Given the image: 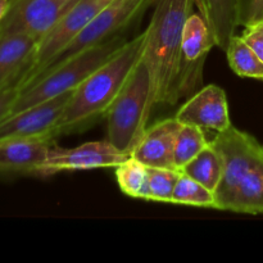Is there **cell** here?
Masks as SVG:
<instances>
[{"mask_svg": "<svg viewBox=\"0 0 263 263\" xmlns=\"http://www.w3.org/2000/svg\"><path fill=\"white\" fill-rule=\"evenodd\" d=\"M181 171L176 168L148 167V200L172 203L174 190Z\"/></svg>", "mask_w": 263, "mask_h": 263, "instance_id": "obj_22", "label": "cell"}, {"mask_svg": "<svg viewBox=\"0 0 263 263\" xmlns=\"http://www.w3.org/2000/svg\"><path fill=\"white\" fill-rule=\"evenodd\" d=\"M128 154L118 151L109 140L91 141L74 148L51 146L45 163V176L63 171H84V170L117 167Z\"/></svg>", "mask_w": 263, "mask_h": 263, "instance_id": "obj_11", "label": "cell"}, {"mask_svg": "<svg viewBox=\"0 0 263 263\" xmlns=\"http://www.w3.org/2000/svg\"><path fill=\"white\" fill-rule=\"evenodd\" d=\"M156 2L157 0H112L95 14V17L79 33V36L40 74L86 49L121 35L122 30H125L146 8L156 4Z\"/></svg>", "mask_w": 263, "mask_h": 263, "instance_id": "obj_7", "label": "cell"}, {"mask_svg": "<svg viewBox=\"0 0 263 263\" xmlns=\"http://www.w3.org/2000/svg\"><path fill=\"white\" fill-rule=\"evenodd\" d=\"M217 48L225 51L239 27V0H194Z\"/></svg>", "mask_w": 263, "mask_h": 263, "instance_id": "obj_16", "label": "cell"}, {"mask_svg": "<svg viewBox=\"0 0 263 263\" xmlns=\"http://www.w3.org/2000/svg\"><path fill=\"white\" fill-rule=\"evenodd\" d=\"M71 7L64 0H9L0 36L23 33L39 43Z\"/></svg>", "mask_w": 263, "mask_h": 263, "instance_id": "obj_9", "label": "cell"}, {"mask_svg": "<svg viewBox=\"0 0 263 263\" xmlns=\"http://www.w3.org/2000/svg\"><path fill=\"white\" fill-rule=\"evenodd\" d=\"M71 95L72 91L58 95L5 118L0 122V140L28 139L54 141L55 126Z\"/></svg>", "mask_w": 263, "mask_h": 263, "instance_id": "obj_10", "label": "cell"}, {"mask_svg": "<svg viewBox=\"0 0 263 263\" xmlns=\"http://www.w3.org/2000/svg\"><path fill=\"white\" fill-rule=\"evenodd\" d=\"M145 41L146 31L144 30L72 91L55 126V138L82 130L98 118L104 117L133 69L143 58Z\"/></svg>", "mask_w": 263, "mask_h": 263, "instance_id": "obj_3", "label": "cell"}, {"mask_svg": "<svg viewBox=\"0 0 263 263\" xmlns=\"http://www.w3.org/2000/svg\"><path fill=\"white\" fill-rule=\"evenodd\" d=\"M36 45L37 40L23 33L0 36V90L12 85L20 87Z\"/></svg>", "mask_w": 263, "mask_h": 263, "instance_id": "obj_15", "label": "cell"}, {"mask_svg": "<svg viewBox=\"0 0 263 263\" xmlns=\"http://www.w3.org/2000/svg\"><path fill=\"white\" fill-rule=\"evenodd\" d=\"M116 179L123 194L148 200V167L128 157L116 167Z\"/></svg>", "mask_w": 263, "mask_h": 263, "instance_id": "obj_19", "label": "cell"}, {"mask_svg": "<svg viewBox=\"0 0 263 263\" xmlns=\"http://www.w3.org/2000/svg\"><path fill=\"white\" fill-rule=\"evenodd\" d=\"M175 118L182 125H194L203 130L216 131V134L233 125L225 90L215 84L194 92L180 107Z\"/></svg>", "mask_w": 263, "mask_h": 263, "instance_id": "obj_12", "label": "cell"}, {"mask_svg": "<svg viewBox=\"0 0 263 263\" xmlns=\"http://www.w3.org/2000/svg\"><path fill=\"white\" fill-rule=\"evenodd\" d=\"M182 123L176 118H166L146 128L143 138L131 153L146 167L175 168V141Z\"/></svg>", "mask_w": 263, "mask_h": 263, "instance_id": "obj_14", "label": "cell"}, {"mask_svg": "<svg viewBox=\"0 0 263 263\" xmlns=\"http://www.w3.org/2000/svg\"><path fill=\"white\" fill-rule=\"evenodd\" d=\"M174 204L215 208V193L181 172L174 190Z\"/></svg>", "mask_w": 263, "mask_h": 263, "instance_id": "obj_21", "label": "cell"}, {"mask_svg": "<svg viewBox=\"0 0 263 263\" xmlns=\"http://www.w3.org/2000/svg\"><path fill=\"white\" fill-rule=\"evenodd\" d=\"M20 91L21 90L17 85H12L0 90V122L9 116Z\"/></svg>", "mask_w": 263, "mask_h": 263, "instance_id": "obj_25", "label": "cell"}, {"mask_svg": "<svg viewBox=\"0 0 263 263\" xmlns=\"http://www.w3.org/2000/svg\"><path fill=\"white\" fill-rule=\"evenodd\" d=\"M230 68L240 77L263 80V62L241 35H234L226 48Z\"/></svg>", "mask_w": 263, "mask_h": 263, "instance_id": "obj_18", "label": "cell"}, {"mask_svg": "<svg viewBox=\"0 0 263 263\" xmlns=\"http://www.w3.org/2000/svg\"><path fill=\"white\" fill-rule=\"evenodd\" d=\"M8 7H9V0H0V22H2Z\"/></svg>", "mask_w": 263, "mask_h": 263, "instance_id": "obj_26", "label": "cell"}, {"mask_svg": "<svg viewBox=\"0 0 263 263\" xmlns=\"http://www.w3.org/2000/svg\"><path fill=\"white\" fill-rule=\"evenodd\" d=\"M222 158L223 171L215 190V210L263 215V145L231 125L211 140Z\"/></svg>", "mask_w": 263, "mask_h": 263, "instance_id": "obj_1", "label": "cell"}, {"mask_svg": "<svg viewBox=\"0 0 263 263\" xmlns=\"http://www.w3.org/2000/svg\"><path fill=\"white\" fill-rule=\"evenodd\" d=\"M216 45L212 32L200 13H192L185 22L181 40V62L176 84V99L193 95L202 82L203 68Z\"/></svg>", "mask_w": 263, "mask_h": 263, "instance_id": "obj_8", "label": "cell"}, {"mask_svg": "<svg viewBox=\"0 0 263 263\" xmlns=\"http://www.w3.org/2000/svg\"><path fill=\"white\" fill-rule=\"evenodd\" d=\"M207 141L203 128L194 125H181L174 151V164L176 170H181L192 159H194L207 146Z\"/></svg>", "mask_w": 263, "mask_h": 263, "instance_id": "obj_20", "label": "cell"}, {"mask_svg": "<svg viewBox=\"0 0 263 263\" xmlns=\"http://www.w3.org/2000/svg\"><path fill=\"white\" fill-rule=\"evenodd\" d=\"M112 0H79L37 43L31 63L20 82V90L30 85L74 39L85 26Z\"/></svg>", "mask_w": 263, "mask_h": 263, "instance_id": "obj_6", "label": "cell"}, {"mask_svg": "<svg viewBox=\"0 0 263 263\" xmlns=\"http://www.w3.org/2000/svg\"><path fill=\"white\" fill-rule=\"evenodd\" d=\"M180 171L215 193L222 177V158L210 141L207 146Z\"/></svg>", "mask_w": 263, "mask_h": 263, "instance_id": "obj_17", "label": "cell"}, {"mask_svg": "<svg viewBox=\"0 0 263 263\" xmlns=\"http://www.w3.org/2000/svg\"><path fill=\"white\" fill-rule=\"evenodd\" d=\"M127 41L125 35L121 33L99 45L86 49L44 72L28 86L21 90L9 116L58 95L73 91L92 72L97 71L118 50H121Z\"/></svg>", "mask_w": 263, "mask_h": 263, "instance_id": "obj_4", "label": "cell"}, {"mask_svg": "<svg viewBox=\"0 0 263 263\" xmlns=\"http://www.w3.org/2000/svg\"><path fill=\"white\" fill-rule=\"evenodd\" d=\"M194 0H157L146 31L143 59L151 79L149 107L175 105L181 62L182 30Z\"/></svg>", "mask_w": 263, "mask_h": 263, "instance_id": "obj_2", "label": "cell"}, {"mask_svg": "<svg viewBox=\"0 0 263 263\" xmlns=\"http://www.w3.org/2000/svg\"><path fill=\"white\" fill-rule=\"evenodd\" d=\"M241 37L256 51L257 55L263 62V20L246 26L243 33H241Z\"/></svg>", "mask_w": 263, "mask_h": 263, "instance_id": "obj_24", "label": "cell"}, {"mask_svg": "<svg viewBox=\"0 0 263 263\" xmlns=\"http://www.w3.org/2000/svg\"><path fill=\"white\" fill-rule=\"evenodd\" d=\"M149 97L151 79L148 67L141 58L104 116L107 118V140L128 156L141 140L153 115L149 107Z\"/></svg>", "mask_w": 263, "mask_h": 263, "instance_id": "obj_5", "label": "cell"}, {"mask_svg": "<svg viewBox=\"0 0 263 263\" xmlns=\"http://www.w3.org/2000/svg\"><path fill=\"white\" fill-rule=\"evenodd\" d=\"M50 140H0V176H45Z\"/></svg>", "mask_w": 263, "mask_h": 263, "instance_id": "obj_13", "label": "cell"}, {"mask_svg": "<svg viewBox=\"0 0 263 263\" xmlns=\"http://www.w3.org/2000/svg\"><path fill=\"white\" fill-rule=\"evenodd\" d=\"M77 2H79V0H64V3H66L67 5H73L76 4Z\"/></svg>", "mask_w": 263, "mask_h": 263, "instance_id": "obj_27", "label": "cell"}, {"mask_svg": "<svg viewBox=\"0 0 263 263\" xmlns=\"http://www.w3.org/2000/svg\"><path fill=\"white\" fill-rule=\"evenodd\" d=\"M263 20V0H239V26L246 27Z\"/></svg>", "mask_w": 263, "mask_h": 263, "instance_id": "obj_23", "label": "cell"}]
</instances>
